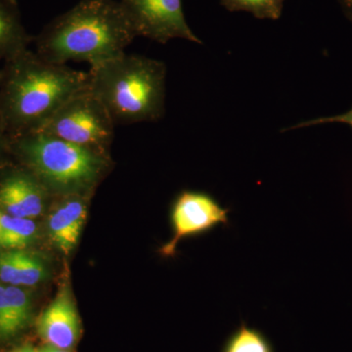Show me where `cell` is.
<instances>
[{
	"instance_id": "e0dca14e",
	"label": "cell",
	"mask_w": 352,
	"mask_h": 352,
	"mask_svg": "<svg viewBox=\"0 0 352 352\" xmlns=\"http://www.w3.org/2000/svg\"><path fill=\"white\" fill-rule=\"evenodd\" d=\"M344 124L352 129V107L347 112L340 113V115L332 116V117L317 118V119L307 120V122H300V124H294L293 126L284 129L282 132L293 131V129H302V127L320 126V124Z\"/></svg>"
},
{
	"instance_id": "8992f818",
	"label": "cell",
	"mask_w": 352,
	"mask_h": 352,
	"mask_svg": "<svg viewBox=\"0 0 352 352\" xmlns=\"http://www.w3.org/2000/svg\"><path fill=\"white\" fill-rule=\"evenodd\" d=\"M230 208L206 192L183 191L171 206L173 238L160 249L164 258H173L178 243L186 238L210 232L219 226H229Z\"/></svg>"
},
{
	"instance_id": "d6986e66",
	"label": "cell",
	"mask_w": 352,
	"mask_h": 352,
	"mask_svg": "<svg viewBox=\"0 0 352 352\" xmlns=\"http://www.w3.org/2000/svg\"><path fill=\"white\" fill-rule=\"evenodd\" d=\"M7 352H38V349L32 346V344H21L19 346L14 347L11 351Z\"/></svg>"
},
{
	"instance_id": "6da1fadb",
	"label": "cell",
	"mask_w": 352,
	"mask_h": 352,
	"mask_svg": "<svg viewBox=\"0 0 352 352\" xmlns=\"http://www.w3.org/2000/svg\"><path fill=\"white\" fill-rule=\"evenodd\" d=\"M7 61L0 119L12 138L39 131L58 109L88 88V73L50 63L27 50Z\"/></svg>"
},
{
	"instance_id": "52a82bcc",
	"label": "cell",
	"mask_w": 352,
	"mask_h": 352,
	"mask_svg": "<svg viewBox=\"0 0 352 352\" xmlns=\"http://www.w3.org/2000/svg\"><path fill=\"white\" fill-rule=\"evenodd\" d=\"M136 36L166 44L182 38L203 44L187 24L182 0H118Z\"/></svg>"
},
{
	"instance_id": "30bf717a",
	"label": "cell",
	"mask_w": 352,
	"mask_h": 352,
	"mask_svg": "<svg viewBox=\"0 0 352 352\" xmlns=\"http://www.w3.org/2000/svg\"><path fill=\"white\" fill-rule=\"evenodd\" d=\"M87 194H65L50 217L53 243L64 254L76 247L87 217Z\"/></svg>"
},
{
	"instance_id": "4fadbf2b",
	"label": "cell",
	"mask_w": 352,
	"mask_h": 352,
	"mask_svg": "<svg viewBox=\"0 0 352 352\" xmlns=\"http://www.w3.org/2000/svg\"><path fill=\"white\" fill-rule=\"evenodd\" d=\"M28 43L16 0H0V57L10 59L27 50Z\"/></svg>"
},
{
	"instance_id": "ac0fdd59",
	"label": "cell",
	"mask_w": 352,
	"mask_h": 352,
	"mask_svg": "<svg viewBox=\"0 0 352 352\" xmlns=\"http://www.w3.org/2000/svg\"><path fill=\"white\" fill-rule=\"evenodd\" d=\"M347 19L352 22V0H338Z\"/></svg>"
},
{
	"instance_id": "44dd1931",
	"label": "cell",
	"mask_w": 352,
	"mask_h": 352,
	"mask_svg": "<svg viewBox=\"0 0 352 352\" xmlns=\"http://www.w3.org/2000/svg\"><path fill=\"white\" fill-rule=\"evenodd\" d=\"M6 133V129H4L3 124H2L1 119H0V146L3 143V134Z\"/></svg>"
},
{
	"instance_id": "9c48e42d",
	"label": "cell",
	"mask_w": 352,
	"mask_h": 352,
	"mask_svg": "<svg viewBox=\"0 0 352 352\" xmlns=\"http://www.w3.org/2000/svg\"><path fill=\"white\" fill-rule=\"evenodd\" d=\"M50 193L28 168L12 170L0 182V208L12 217L36 219L43 214Z\"/></svg>"
},
{
	"instance_id": "9a60e30c",
	"label": "cell",
	"mask_w": 352,
	"mask_h": 352,
	"mask_svg": "<svg viewBox=\"0 0 352 352\" xmlns=\"http://www.w3.org/2000/svg\"><path fill=\"white\" fill-rule=\"evenodd\" d=\"M222 352H273V349L263 333L242 322L227 340Z\"/></svg>"
},
{
	"instance_id": "3957f363",
	"label": "cell",
	"mask_w": 352,
	"mask_h": 352,
	"mask_svg": "<svg viewBox=\"0 0 352 352\" xmlns=\"http://www.w3.org/2000/svg\"><path fill=\"white\" fill-rule=\"evenodd\" d=\"M164 62L126 53L90 67L88 89L107 109L116 126L157 122L166 111Z\"/></svg>"
},
{
	"instance_id": "7c38bea8",
	"label": "cell",
	"mask_w": 352,
	"mask_h": 352,
	"mask_svg": "<svg viewBox=\"0 0 352 352\" xmlns=\"http://www.w3.org/2000/svg\"><path fill=\"white\" fill-rule=\"evenodd\" d=\"M45 275V265L34 254L21 250L0 254V280L4 283L31 287L43 281Z\"/></svg>"
},
{
	"instance_id": "5b68a950",
	"label": "cell",
	"mask_w": 352,
	"mask_h": 352,
	"mask_svg": "<svg viewBox=\"0 0 352 352\" xmlns=\"http://www.w3.org/2000/svg\"><path fill=\"white\" fill-rule=\"evenodd\" d=\"M116 124L107 109L89 89L83 90L58 109L39 131L74 144L108 153Z\"/></svg>"
},
{
	"instance_id": "5bb4252c",
	"label": "cell",
	"mask_w": 352,
	"mask_h": 352,
	"mask_svg": "<svg viewBox=\"0 0 352 352\" xmlns=\"http://www.w3.org/2000/svg\"><path fill=\"white\" fill-rule=\"evenodd\" d=\"M38 226L31 219L1 214L0 247L21 250L31 245L36 238Z\"/></svg>"
},
{
	"instance_id": "7402d4cb",
	"label": "cell",
	"mask_w": 352,
	"mask_h": 352,
	"mask_svg": "<svg viewBox=\"0 0 352 352\" xmlns=\"http://www.w3.org/2000/svg\"><path fill=\"white\" fill-rule=\"evenodd\" d=\"M0 222H1V214H0Z\"/></svg>"
},
{
	"instance_id": "2e32d148",
	"label": "cell",
	"mask_w": 352,
	"mask_h": 352,
	"mask_svg": "<svg viewBox=\"0 0 352 352\" xmlns=\"http://www.w3.org/2000/svg\"><path fill=\"white\" fill-rule=\"evenodd\" d=\"M220 4L230 11H245L258 19L278 20L283 12L286 0H219Z\"/></svg>"
},
{
	"instance_id": "ba28073f",
	"label": "cell",
	"mask_w": 352,
	"mask_h": 352,
	"mask_svg": "<svg viewBox=\"0 0 352 352\" xmlns=\"http://www.w3.org/2000/svg\"><path fill=\"white\" fill-rule=\"evenodd\" d=\"M36 331L46 344L73 351L82 336V322L69 289H60L55 300L44 309Z\"/></svg>"
},
{
	"instance_id": "7a4b0ae2",
	"label": "cell",
	"mask_w": 352,
	"mask_h": 352,
	"mask_svg": "<svg viewBox=\"0 0 352 352\" xmlns=\"http://www.w3.org/2000/svg\"><path fill=\"white\" fill-rule=\"evenodd\" d=\"M135 38L118 0H80L45 25L36 54L52 64L87 62L92 67L124 54Z\"/></svg>"
},
{
	"instance_id": "ffe728a7",
	"label": "cell",
	"mask_w": 352,
	"mask_h": 352,
	"mask_svg": "<svg viewBox=\"0 0 352 352\" xmlns=\"http://www.w3.org/2000/svg\"><path fill=\"white\" fill-rule=\"evenodd\" d=\"M38 352H72L68 349H59V347L50 346V344H44L43 346L38 347Z\"/></svg>"
},
{
	"instance_id": "8fae6325",
	"label": "cell",
	"mask_w": 352,
	"mask_h": 352,
	"mask_svg": "<svg viewBox=\"0 0 352 352\" xmlns=\"http://www.w3.org/2000/svg\"><path fill=\"white\" fill-rule=\"evenodd\" d=\"M32 318L29 294L20 287L0 285V337L12 339L28 328Z\"/></svg>"
},
{
	"instance_id": "277c9868",
	"label": "cell",
	"mask_w": 352,
	"mask_h": 352,
	"mask_svg": "<svg viewBox=\"0 0 352 352\" xmlns=\"http://www.w3.org/2000/svg\"><path fill=\"white\" fill-rule=\"evenodd\" d=\"M10 148L50 193L87 194L107 173L108 153L74 144L43 131L16 136Z\"/></svg>"
}]
</instances>
